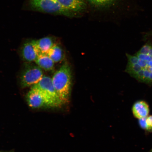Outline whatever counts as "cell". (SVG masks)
I'll list each match as a JSON object with an SVG mask.
<instances>
[{"instance_id":"16","label":"cell","mask_w":152,"mask_h":152,"mask_svg":"<svg viewBox=\"0 0 152 152\" xmlns=\"http://www.w3.org/2000/svg\"><path fill=\"white\" fill-rule=\"evenodd\" d=\"M149 152H152V148H151V151H149Z\"/></svg>"},{"instance_id":"13","label":"cell","mask_w":152,"mask_h":152,"mask_svg":"<svg viewBox=\"0 0 152 152\" xmlns=\"http://www.w3.org/2000/svg\"><path fill=\"white\" fill-rule=\"evenodd\" d=\"M92 4L98 7H104L113 3L115 0H88Z\"/></svg>"},{"instance_id":"1","label":"cell","mask_w":152,"mask_h":152,"mask_svg":"<svg viewBox=\"0 0 152 152\" xmlns=\"http://www.w3.org/2000/svg\"><path fill=\"white\" fill-rule=\"evenodd\" d=\"M53 86L64 104L69 102L71 91L72 71L67 61L64 62L52 78Z\"/></svg>"},{"instance_id":"3","label":"cell","mask_w":152,"mask_h":152,"mask_svg":"<svg viewBox=\"0 0 152 152\" xmlns=\"http://www.w3.org/2000/svg\"><path fill=\"white\" fill-rule=\"evenodd\" d=\"M29 4L32 10L39 12L69 17L75 14L63 6L58 0H29Z\"/></svg>"},{"instance_id":"6","label":"cell","mask_w":152,"mask_h":152,"mask_svg":"<svg viewBox=\"0 0 152 152\" xmlns=\"http://www.w3.org/2000/svg\"><path fill=\"white\" fill-rule=\"evenodd\" d=\"M21 54L23 58L26 62H35L39 56V54L34 40L24 44L22 47Z\"/></svg>"},{"instance_id":"4","label":"cell","mask_w":152,"mask_h":152,"mask_svg":"<svg viewBox=\"0 0 152 152\" xmlns=\"http://www.w3.org/2000/svg\"><path fill=\"white\" fill-rule=\"evenodd\" d=\"M43 76V70L37 64L28 65L21 76V86L23 88L31 87L39 83Z\"/></svg>"},{"instance_id":"9","label":"cell","mask_w":152,"mask_h":152,"mask_svg":"<svg viewBox=\"0 0 152 152\" xmlns=\"http://www.w3.org/2000/svg\"><path fill=\"white\" fill-rule=\"evenodd\" d=\"M133 77L141 82L152 83V60L148 61L147 65L140 69Z\"/></svg>"},{"instance_id":"11","label":"cell","mask_w":152,"mask_h":152,"mask_svg":"<svg viewBox=\"0 0 152 152\" xmlns=\"http://www.w3.org/2000/svg\"><path fill=\"white\" fill-rule=\"evenodd\" d=\"M35 62L37 65L45 71H51L54 68L55 63L47 54L39 55Z\"/></svg>"},{"instance_id":"10","label":"cell","mask_w":152,"mask_h":152,"mask_svg":"<svg viewBox=\"0 0 152 152\" xmlns=\"http://www.w3.org/2000/svg\"><path fill=\"white\" fill-rule=\"evenodd\" d=\"M58 1L65 8L73 12L84 10L86 6L83 0H58Z\"/></svg>"},{"instance_id":"14","label":"cell","mask_w":152,"mask_h":152,"mask_svg":"<svg viewBox=\"0 0 152 152\" xmlns=\"http://www.w3.org/2000/svg\"><path fill=\"white\" fill-rule=\"evenodd\" d=\"M138 124L140 128L142 130H145L147 132L148 129L147 123V117L138 119Z\"/></svg>"},{"instance_id":"12","label":"cell","mask_w":152,"mask_h":152,"mask_svg":"<svg viewBox=\"0 0 152 152\" xmlns=\"http://www.w3.org/2000/svg\"><path fill=\"white\" fill-rule=\"evenodd\" d=\"M47 54L54 63L61 61L64 58L63 50L61 47L56 43L51 48Z\"/></svg>"},{"instance_id":"15","label":"cell","mask_w":152,"mask_h":152,"mask_svg":"<svg viewBox=\"0 0 152 152\" xmlns=\"http://www.w3.org/2000/svg\"><path fill=\"white\" fill-rule=\"evenodd\" d=\"M147 123L148 126L147 132H152V115H149L147 117Z\"/></svg>"},{"instance_id":"2","label":"cell","mask_w":152,"mask_h":152,"mask_svg":"<svg viewBox=\"0 0 152 152\" xmlns=\"http://www.w3.org/2000/svg\"><path fill=\"white\" fill-rule=\"evenodd\" d=\"M31 88L40 93L46 101L47 107L59 108L64 105L53 86L52 78L49 76L44 75L41 80Z\"/></svg>"},{"instance_id":"7","label":"cell","mask_w":152,"mask_h":152,"mask_svg":"<svg viewBox=\"0 0 152 152\" xmlns=\"http://www.w3.org/2000/svg\"><path fill=\"white\" fill-rule=\"evenodd\" d=\"M34 42L39 56L47 54L51 48L56 44L51 37H45L37 40H34Z\"/></svg>"},{"instance_id":"5","label":"cell","mask_w":152,"mask_h":152,"mask_svg":"<svg viewBox=\"0 0 152 152\" xmlns=\"http://www.w3.org/2000/svg\"><path fill=\"white\" fill-rule=\"evenodd\" d=\"M28 106L33 109L47 107L46 101L39 91L31 88L26 96Z\"/></svg>"},{"instance_id":"8","label":"cell","mask_w":152,"mask_h":152,"mask_svg":"<svg viewBox=\"0 0 152 152\" xmlns=\"http://www.w3.org/2000/svg\"><path fill=\"white\" fill-rule=\"evenodd\" d=\"M132 110L133 115L138 119L147 117L150 113L149 106L144 101H138L135 102Z\"/></svg>"}]
</instances>
